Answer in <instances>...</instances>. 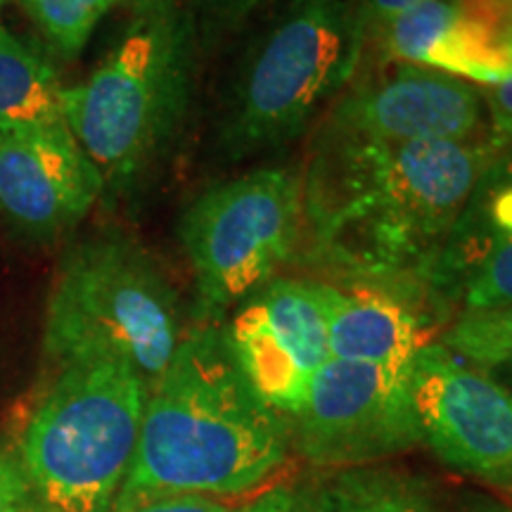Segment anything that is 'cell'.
I'll list each match as a JSON object with an SVG mask.
<instances>
[{"label": "cell", "instance_id": "1", "mask_svg": "<svg viewBox=\"0 0 512 512\" xmlns=\"http://www.w3.org/2000/svg\"><path fill=\"white\" fill-rule=\"evenodd\" d=\"M496 157L491 136L396 145L325 126L302 178L306 256L339 280L427 292Z\"/></svg>", "mask_w": 512, "mask_h": 512}, {"label": "cell", "instance_id": "2", "mask_svg": "<svg viewBox=\"0 0 512 512\" xmlns=\"http://www.w3.org/2000/svg\"><path fill=\"white\" fill-rule=\"evenodd\" d=\"M290 430L242 373L228 332L185 335L147 394L126 482L131 489L245 496L287 463Z\"/></svg>", "mask_w": 512, "mask_h": 512}, {"label": "cell", "instance_id": "3", "mask_svg": "<svg viewBox=\"0 0 512 512\" xmlns=\"http://www.w3.org/2000/svg\"><path fill=\"white\" fill-rule=\"evenodd\" d=\"M147 387L126 363L60 370L22 439V470L43 512H107L136 456Z\"/></svg>", "mask_w": 512, "mask_h": 512}, {"label": "cell", "instance_id": "4", "mask_svg": "<svg viewBox=\"0 0 512 512\" xmlns=\"http://www.w3.org/2000/svg\"><path fill=\"white\" fill-rule=\"evenodd\" d=\"M178 342L176 294L143 247L100 235L67 254L46 318V354L60 370L119 361L152 387Z\"/></svg>", "mask_w": 512, "mask_h": 512}, {"label": "cell", "instance_id": "5", "mask_svg": "<svg viewBox=\"0 0 512 512\" xmlns=\"http://www.w3.org/2000/svg\"><path fill=\"white\" fill-rule=\"evenodd\" d=\"M188 34L176 12L138 19L86 81L62 88L64 121L102 185L136 181L176 133L190 91Z\"/></svg>", "mask_w": 512, "mask_h": 512}, {"label": "cell", "instance_id": "6", "mask_svg": "<svg viewBox=\"0 0 512 512\" xmlns=\"http://www.w3.org/2000/svg\"><path fill=\"white\" fill-rule=\"evenodd\" d=\"M366 38L347 0H290L235 83L223 124L233 157L290 143L361 67Z\"/></svg>", "mask_w": 512, "mask_h": 512}, {"label": "cell", "instance_id": "7", "mask_svg": "<svg viewBox=\"0 0 512 512\" xmlns=\"http://www.w3.org/2000/svg\"><path fill=\"white\" fill-rule=\"evenodd\" d=\"M181 240L207 313L252 297L304 242V181L256 169L204 190L181 219Z\"/></svg>", "mask_w": 512, "mask_h": 512}, {"label": "cell", "instance_id": "8", "mask_svg": "<svg viewBox=\"0 0 512 512\" xmlns=\"http://www.w3.org/2000/svg\"><path fill=\"white\" fill-rule=\"evenodd\" d=\"M294 444L320 467H373L422 441L411 373L330 358L294 415Z\"/></svg>", "mask_w": 512, "mask_h": 512}, {"label": "cell", "instance_id": "9", "mask_svg": "<svg viewBox=\"0 0 512 512\" xmlns=\"http://www.w3.org/2000/svg\"><path fill=\"white\" fill-rule=\"evenodd\" d=\"M411 394L422 441L456 470L489 479L512 465V392L441 342L418 351Z\"/></svg>", "mask_w": 512, "mask_h": 512}, {"label": "cell", "instance_id": "10", "mask_svg": "<svg viewBox=\"0 0 512 512\" xmlns=\"http://www.w3.org/2000/svg\"><path fill=\"white\" fill-rule=\"evenodd\" d=\"M486 102L470 81L406 62H380L342 95L328 126L380 143H470Z\"/></svg>", "mask_w": 512, "mask_h": 512}, {"label": "cell", "instance_id": "11", "mask_svg": "<svg viewBox=\"0 0 512 512\" xmlns=\"http://www.w3.org/2000/svg\"><path fill=\"white\" fill-rule=\"evenodd\" d=\"M242 373L275 413L302 411L313 377L330 361L328 325L316 280L275 278L256 290L230 323Z\"/></svg>", "mask_w": 512, "mask_h": 512}, {"label": "cell", "instance_id": "12", "mask_svg": "<svg viewBox=\"0 0 512 512\" xmlns=\"http://www.w3.org/2000/svg\"><path fill=\"white\" fill-rule=\"evenodd\" d=\"M102 188L67 121L0 133V211L31 233L79 223Z\"/></svg>", "mask_w": 512, "mask_h": 512}, {"label": "cell", "instance_id": "13", "mask_svg": "<svg viewBox=\"0 0 512 512\" xmlns=\"http://www.w3.org/2000/svg\"><path fill=\"white\" fill-rule=\"evenodd\" d=\"M330 358L373 363L411 373L413 358L425 347V318L413 290L382 283H320L316 280Z\"/></svg>", "mask_w": 512, "mask_h": 512}, {"label": "cell", "instance_id": "14", "mask_svg": "<svg viewBox=\"0 0 512 512\" xmlns=\"http://www.w3.org/2000/svg\"><path fill=\"white\" fill-rule=\"evenodd\" d=\"M427 292L458 299L463 313L512 306V230L496 226L475 195L441 249Z\"/></svg>", "mask_w": 512, "mask_h": 512}, {"label": "cell", "instance_id": "15", "mask_svg": "<svg viewBox=\"0 0 512 512\" xmlns=\"http://www.w3.org/2000/svg\"><path fill=\"white\" fill-rule=\"evenodd\" d=\"M53 69L0 27V133L64 121Z\"/></svg>", "mask_w": 512, "mask_h": 512}, {"label": "cell", "instance_id": "16", "mask_svg": "<svg viewBox=\"0 0 512 512\" xmlns=\"http://www.w3.org/2000/svg\"><path fill=\"white\" fill-rule=\"evenodd\" d=\"M311 512H444L422 479L399 470L356 467L339 475Z\"/></svg>", "mask_w": 512, "mask_h": 512}, {"label": "cell", "instance_id": "17", "mask_svg": "<svg viewBox=\"0 0 512 512\" xmlns=\"http://www.w3.org/2000/svg\"><path fill=\"white\" fill-rule=\"evenodd\" d=\"M311 505V498L292 486H264L245 496H207L121 486L107 512H311Z\"/></svg>", "mask_w": 512, "mask_h": 512}, {"label": "cell", "instance_id": "18", "mask_svg": "<svg viewBox=\"0 0 512 512\" xmlns=\"http://www.w3.org/2000/svg\"><path fill=\"white\" fill-rule=\"evenodd\" d=\"M441 344L479 368L512 363V306L460 313Z\"/></svg>", "mask_w": 512, "mask_h": 512}, {"label": "cell", "instance_id": "19", "mask_svg": "<svg viewBox=\"0 0 512 512\" xmlns=\"http://www.w3.org/2000/svg\"><path fill=\"white\" fill-rule=\"evenodd\" d=\"M31 15L41 24L48 41L62 55H79L95 24L105 17L114 0H27Z\"/></svg>", "mask_w": 512, "mask_h": 512}, {"label": "cell", "instance_id": "20", "mask_svg": "<svg viewBox=\"0 0 512 512\" xmlns=\"http://www.w3.org/2000/svg\"><path fill=\"white\" fill-rule=\"evenodd\" d=\"M36 501L22 463L0 453V512H38Z\"/></svg>", "mask_w": 512, "mask_h": 512}, {"label": "cell", "instance_id": "21", "mask_svg": "<svg viewBox=\"0 0 512 512\" xmlns=\"http://www.w3.org/2000/svg\"><path fill=\"white\" fill-rule=\"evenodd\" d=\"M482 98L491 119V140L498 147L512 143V76L498 86H484Z\"/></svg>", "mask_w": 512, "mask_h": 512}, {"label": "cell", "instance_id": "22", "mask_svg": "<svg viewBox=\"0 0 512 512\" xmlns=\"http://www.w3.org/2000/svg\"><path fill=\"white\" fill-rule=\"evenodd\" d=\"M418 3H425V0H358L354 10L358 24H361L363 38H368L384 22H389L392 17L401 15V12H406Z\"/></svg>", "mask_w": 512, "mask_h": 512}, {"label": "cell", "instance_id": "23", "mask_svg": "<svg viewBox=\"0 0 512 512\" xmlns=\"http://www.w3.org/2000/svg\"><path fill=\"white\" fill-rule=\"evenodd\" d=\"M128 8L136 12L138 19H152L176 12L178 0H126Z\"/></svg>", "mask_w": 512, "mask_h": 512}, {"label": "cell", "instance_id": "24", "mask_svg": "<svg viewBox=\"0 0 512 512\" xmlns=\"http://www.w3.org/2000/svg\"><path fill=\"white\" fill-rule=\"evenodd\" d=\"M266 3H271V0H228V15L233 19H242Z\"/></svg>", "mask_w": 512, "mask_h": 512}, {"label": "cell", "instance_id": "25", "mask_svg": "<svg viewBox=\"0 0 512 512\" xmlns=\"http://www.w3.org/2000/svg\"><path fill=\"white\" fill-rule=\"evenodd\" d=\"M491 486H496V489H501L505 496L512 498V465L505 467V470L496 472V475H491L489 479H486Z\"/></svg>", "mask_w": 512, "mask_h": 512}, {"label": "cell", "instance_id": "26", "mask_svg": "<svg viewBox=\"0 0 512 512\" xmlns=\"http://www.w3.org/2000/svg\"><path fill=\"white\" fill-rule=\"evenodd\" d=\"M470 512H512V508H503V505H494V503H477Z\"/></svg>", "mask_w": 512, "mask_h": 512}, {"label": "cell", "instance_id": "27", "mask_svg": "<svg viewBox=\"0 0 512 512\" xmlns=\"http://www.w3.org/2000/svg\"><path fill=\"white\" fill-rule=\"evenodd\" d=\"M501 155H503L505 162H508V164L512 166V143H508V145H501Z\"/></svg>", "mask_w": 512, "mask_h": 512}]
</instances>
